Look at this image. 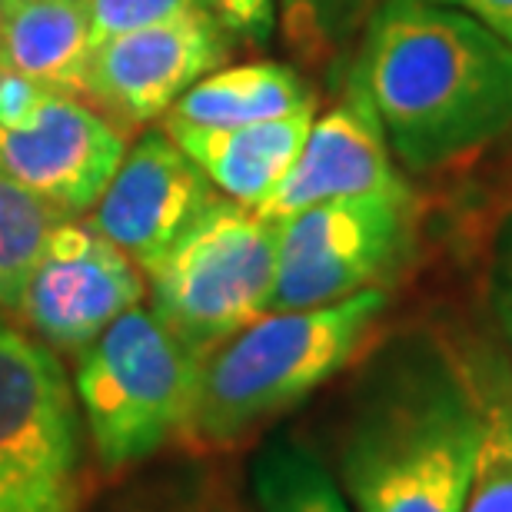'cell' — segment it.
<instances>
[{
  "label": "cell",
  "instance_id": "1",
  "mask_svg": "<svg viewBox=\"0 0 512 512\" xmlns=\"http://www.w3.org/2000/svg\"><path fill=\"white\" fill-rule=\"evenodd\" d=\"M350 77L413 173L453 167L512 130V44L453 7L383 0Z\"/></svg>",
  "mask_w": 512,
  "mask_h": 512
},
{
  "label": "cell",
  "instance_id": "2",
  "mask_svg": "<svg viewBox=\"0 0 512 512\" xmlns=\"http://www.w3.org/2000/svg\"><path fill=\"white\" fill-rule=\"evenodd\" d=\"M483 429L453 353L423 350L386 366L340 446L353 512H463Z\"/></svg>",
  "mask_w": 512,
  "mask_h": 512
},
{
  "label": "cell",
  "instance_id": "3",
  "mask_svg": "<svg viewBox=\"0 0 512 512\" xmlns=\"http://www.w3.org/2000/svg\"><path fill=\"white\" fill-rule=\"evenodd\" d=\"M389 306L383 286L313 310L263 313L200 360L187 439L230 449L290 413L366 350Z\"/></svg>",
  "mask_w": 512,
  "mask_h": 512
},
{
  "label": "cell",
  "instance_id": "4",
  "mask_svg": "<svg viewBox=\"0 0 512 512\" xmlns=\"http://www.w3.org/2000/svg\"><path fill=\"white\" fill-rule=\"evenodd\" d=\"M200 356L153 310L133 306L80 353L74 393L104 473H127L183 439Z\"/></svg>",
  "mask_w": 512,
  "mask_h": 512
},
{
  "label": "cell",
  "instance_id": "5",
  "mask_svg": "<svg viewBox=\"0 0 512 512\" xmlns=\"http://www.w3.org/2000/svg\"><path fill=\"white\" fill-rule=\"evenodd\" d=\"M143 276L153 313L203 360L213 346L270 313L276 220L217 197Z\"/></svg>",
  "mask_w": 512,
  "mask_h": 512
},
{
  "label": "cell",
  "instance_id": "6",
  "mask_svg": "<svg viewBox=\"0 0 512 512\" xmlns=\"http://www.w3.org/2000/svg\"><path fill=\"white\" fill-rule=\"evenodd\" d=\"M84 419L60 356L0 323V512H80Z\"/></svg>",
  "mask_w": 512,
  "mask_h": 512
},
{
  "label": "cell",
  "instance_id": "7",
  "mask_svg": "<svg viewBox=\"0 0 512 512\" xmlns=\"http://www.w3.org/2000/svg\"><path fill=\"white\" fill-rule=\"evenodd\" d=\"M416 233L413 190L316 203L276 220L270 310H313L383 286Z\"/></svg>",
  "mask_w": 512,
  "mask_h": 512
},
{
  "label": "cell",
  "instance_id": "8",
  "mask_svg": "<svg viewBox=\"0 0 512 512\" xmlns=\"http://www.w3.org/2000/svg\"><path fill=\"white\" fill-rule=\"evenodd\" d=\"M230 57V34L210 10L173 17L90 50L77 97L117 130H140Z\"/></svg>",
  "mask_w": 512,
  "mask_h": 512
},
{
  "label": "cell",
  "instance_id": "9",
  "mask_svg": "<svg viewBox=\"0 0 512 512\" xmlns=\"http://www.w3.org/2000/svg\"><path fill=\"white\" fill-rule=\"evenodd\" d=\"M147 276L90 220L67 217L50 233L17 316L54 353L80 356L117 316L143 303Z\"/></svg>",
  "mask_w": 512,
  "mask_h": 512
},
{
  "label": "cell",
  "instance_id": "10",
  "mask_svg": "<svg viewBox=\"0 0 512 512\" xmlns=\"http://www.w3.org/2000/svg\"><path fill=\"white\" fill-rule=\"evenodd\" d=\"M127 150V133L67 90H47L27 124L0 127V167L67 217L94 210Z\"/></svg>",
  "mask_w": 512,
  "mask_h": 512
},
{
  "label": "cell",
  "instance_id": "11",
  "mask_svg": "<svg viewBox=\"0 0 512 512\" xmlns=\"http://www.w3.org/2000/svg\"><path fill=\"white\" fill-rule=\"evenodd\" d=\"M217 197L167 130H147L120 160L87 220L140 270H150Z\"/></svg>",
  "mask_w": 512,
  "mask_h": 512
},
{
  "label": "cell",
  "instance_id": "12",
  "mask_svg": "<svg viewBox=\"0 0 512 512\" xmlns=\"http://www.w3.org/2000/svg\"><path fill=\"white\" fill-rule=\"evenodd\" d=\"M399 187H406V180L396 170L380 120L360 84L350 77L346 97L320 120L313 117L293 167L286 170L280 187L256 207V213L266 220H283L316 203Z\"/></svg>",
  "mask_w": 512,
  "mask_h": 512
},
{
  "label": "cell",
  "instance_id": "13",
  "mask_svg": "<svg viewBox=\"0 0 512 512\" xmlns=\"http://www.w3.org/2000/svg\"><path fill=\"white\" fill-rule=\"evenodd\" d=\"M316 110L263 120L247 127H180L163 124L167 137L197 163L210 187L233 203L256 210L293 167Z\"/></svg>",
  "mask_w": 512,
  "mask_h": 512
},
{
  "label": "cell",
  "instance_id": "14",
  "mask_svg": "<svg viewBox=\"0 0 512 512\" xmlns=\"http://www.w3.org/2000/svg\"><path fill=\"white\" fill-rule=\"evenodd\" d=\"M90 50L84 0H4L0 7V67L77 97Z\"/></svg>",
  "mask_w": 512,
  "mask_h": 512
},
{
  "label": "cell",
  "instance_id": "15",
  "mask_svg": "<svg viewBox=\"0 0 512 512\" xmlns=\"http://www.w3.org/2000/svg\"><path fill=\"white\" fill-rule=\"evenodd\" d=\"M300 110H316L313 90L306 87V80L280 60H253V64L220 67L197 80L167 110L163 124L247 127L300 114Z\"/></svg>",
  "mask_w": 512,
  "mask_h": 512
},
{
  "label": "cell",
  "instance_id": "16",
  "mask_svg": "<svg viewBox=\"0 0 512 512\" xmlns=\"http://www.w3.org/2000/svg\"><path fill=\"white\" fill-rule=\"evenodd\" d=\"M253 496L263 512H353L330 469L296 439H273L260 449Z\"/></svg>",
  "mask_w": 512,
  "mask_h": 512
},
{
  "label": "cell",
  "instance_id": "17",
  "mask_svg": "<svg viewBox=\"0 0 512 512\" xmlns=\"http://www.w3.org/2000/svg\"><path fill=\"white\" fill-rule=\"evenodd\" d=\"M67 220L54 203L37 197L0 167V310L17 313L24 286L50 233Z\"/></svg>",
  "mask_w": 512,
  "mask_h": 512
},
{
  "label": "cell",
  "instance_id": "18",
  "mask_svg": "<svg viewBox=\"0 0 512 512\" xmlns=\"http://www.w3.org/2000/svg\"><path fill=\"white\" fill-rule=\"evenodd\" d=\"M376 0H283L290 44L310 60L336 57L366 27Z\"/></svg>",
  "mask_w": 512,
  "mask_h": 512
},
{
  "label": "cell",
  "instance_id": "19",
  "mask_svg": "<svg viewBox=\"0 0 512 512\" xmlns=\"http://www.w3.org/2000/svg\"><path fill=\"white\" fill-rule=\"evenodd\" d=\"M463 512H512V436L489 416Z\"/></svg>",
  "mask_w": 512,
  "mask_h": 512
},
{
  "label": "cell",
  "instance_id": "20",
  "mask_svg": "<svg viewBox=\"0 0 512 512\" xmlns=\"http://www.w3.org/2000/svg\"><path fill=\"white\" fill-rule=\"evenodd\" d=\"M84 4L90 17V44L94 47L110 37L130 34V30L210 10L207 0H84Z\"/></svg>",
  "mask_w": 512,
  "mask_h": 512
},
{
  "label": "cell",
  "instance_id": "21",
  "mask_svg": "<svg viewBox=\"0 0 512 512\" xmlns=\"http://www.w3.org/2000/svg\"><path fill=\"white\" fill-rule=\"evenodd\" d=\"M456 366L463 370L469 389H473L483 416L499 423L512 436V370L503 360H489L486 353L456 356Z\"/></svg>",
  "mask_w": 512,
  "mask_h": 512
},
{
  "label": "cell",
  "instance_id": "22",
  "mask_svg": "<svg viewBox=\"0 0 512 512\" xmlns=\"http://www.w3.org/2000/svg\"><path fill=\"white\" fill-rule=\"evenodd\" d=\"M124 512H243L233 506L227 496H220L217 489L207 483H183L153 489V493L137 496L133 503L124 506Z\"/></svg>",
  "mask_w": 512,
  "mask_h": 512
},
{
  "label": "cell",
  "instance_id": "23",
  "mask_svg": "<svg viewBox=\"0 0 512 512\" xmlns=\"http://www.w3.org/2000/svg\"><path fill=\"white\" fill-rule=\"evenodd\" d=\"M207 4L230 37L253 40V44L270 37L276 0H207Z\"/></svg>",
  "mask_w": 512,
  "mask_h": 512
},
{
  "label": "cell",
  "instance_id": "24",
  "mask_svg": "<svg viewBox=\"0 0 512 512\" xmlns=\"http://www.w3.org/2000/svg\"><path fill=\"white\" fill-rule=\"evenodd\" d=\"M44 84L30 80L10 67H0V127H20L37 114L40 100L47 97Z\"/></svg>",
  "mask_w": 512,
  "mask_h": 512
},
{
  "label": "cell",
  "instance_id": "25",
  "mask_svg": "<svg viewBox=\"0 0 512 512\" xmlns=\"http://www.w3.org/2000/svg\"><path fill=\"white\" fill-rule=\"evenodd\" d=\"M426 4L453 7L512 44V0H426Z\"/></svg>",
  "mask_w": 512,
  "mask_h": 512
},
{
  "label": "cell",
  "instance_id": "26",
  "mask_svg": "<svg viewBox=\"0 0 512 512\" xmlns=\"http://www.w3.org/2000/svg\"><path fill=\"white\" fill-rule=\"evenodd\" d=\"M496 313L503 323V333L512 346V237L506 243L503 256H499V273H496Z\"/></svg>",
  "mask_w": 512,
  "mask_h": 512
},
{
  "label": "cell",
  "instance_id": "27",
  "mask_svg": "<svg viewBox=\"0 0 512 512\" xmlns=\"http://www.w3.org/2000/svg\"><path fill=\"white\" fill-rule=\"evenodd\" d=\"M0 7H4V0H0Z\"/></svg>",
  "mask_w": 512,
  "mask_h": 512
}]
</instances>
